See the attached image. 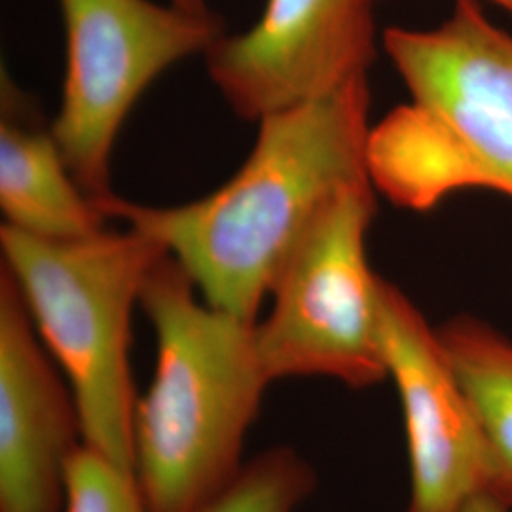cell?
Wrapping results in <instances>:
<instances>
[{
    "instance_id": "6da1fadb",
    "label": "cell",
    "mask_w": 512,
    "mask_h": 512,
    "mask_svg": "<svg viewBox=\"0 0 512 512\" xmlns=\"http://www.w3.org/2000/svg\"><path fill=\"white\" fill-rule=\"evenodd\" d=\"M368 76L258 120L238 173L202 200L152 207L118 196L99 203L109 219L160 241L203 300L258 321L264 300L323 207L370 177Z\"/></svg>"
},
{
    "instance_id": "7a4b0ae2",
    "label": "cell",
    "mask_w": 512,
    "mask_h": 512,
    "mask_svg": "<svg viewBox=\"0 0 512 512\" xmlns=\"http://www.w3.org/2000/svg\"><path fill=\"white\" fill-rule=\"evenodd\" d=\"M156 366L133 420V469L152 512H200L241 473L245 439L274 384L256 323L203 300L173 256L141 294Z\"/></svg>"
},
{
    "instance_id": "3957f363",
    "label": "cell",
    "mask_w": 512,
    "mask_h": 512,
    "mask_svg": "<svg viewBox=\"0 0 512 512\" xmlns=\"http://www.w3.org/2000/svg\"><path fill=\"white\" fill-rule=\"evenodd\" d=\"M382 48L410 101L370 129L374 188L410 211L461 190L512 198V35L456 0L433 29H385Z\"/></svg>"
},
{
    "instance_id": "277c9868",
    "label": "cell",
    "mask_w": 512,
    "mask_h": 512,
    "mask_svg": "<svg viewBox=\"0 0 512 512\" xmlns=\"http://www.w3.org/2000/svg\"><path fill=\"white\" fill-rule=\"evenodd\" d=\"M0 249L2 268L16 281L40 340L73 389L84 442L135 473L133 311L141 308L148 274L167 249L131 226L52 241L6 224Z\"/></svg>"
},
{
    "instance_id": "5b68a950",
    "label": "cell",
    "mask_w": 512,
    "mask_h": 512,
    "mask_svg": "<svg viewBox=\"0 0 512 512\" xmlns=\"http://www.w3.org/2000/svg\"><path fill=\"white\" fill-rule=\"evenodd\" d=\"M370 177L330 200L275 281L256 344L272 382L329 378L363 391L387 380L380 338V275L366 260L376 217Z\"/></svg>"
},
{
    "instance_id": "8992f818",
    "label": "cell",
    "mask_w": 512,
    "mask_h": 512,
    "mask_svg": "<svg viewBox=\"0 0 512 512\" xmlns=\"http://www.w3.org/2000/svg\"><path fill=\"white\" fill-rule=\"evenodd\" d=\"M67 67L55 141L80 188L97 203L112 196L110 164L129 112L148 86L224 33L211 10L167 0H59Z\"/></svg>"
},
{
    "instance_id": "52a82bcc",
    "label": "cell",
    "mask_w": 512,
    "mask_h": 512,
    "mask_svg": "<svg viewBox=\"0 0 512 512\" xmlns=\"http://www.w3.org/2000/svg\"><path fill=\"white\" fill-rule=\"evenodd\" d=\"M372 0H266L255 25L203 54L232 112L258 122L368 76L378 54Z\"/></svg>"
},
{
    "instance_id": "ba28073f",
    "label": "cell",
    "mask_w": 512,
    "mask_h": 512,
    "mask_svg": "<svg viewBox=\"0 0 512 512\" xmlns=\"http://www.w3.org/2000/svg\"><path fill=\"white\" fill-rule=\"evenodd\" d=\"M380 338L387 378L403 408L410 463L404 512H465L484 492V454L475 414L416 304L380 277Z\"/></svg>"
},
{
    "instance_id": "9c48e42d",
    "label": "cell",
    "mask_w": 512,
    "mask_h": 512,
    "mask_svg": "<svg viewBox=\"0 0 512 512\" xmlns=\"http://www.w3.org/2000/svg\"><path fill=\"white\" fill-rule=\"evenodd\" d=\"M84 444L78 403L0 268V512H63L67 469Z\"/></svg>"
},
{
    "instance_id": "30bf717a",
    "label": "cell",
    "mask_w": 512,
    "mask_h": 512,
    "mask_svg": "<svg viewBox=\"0 0 512 512\" xmlns=\"http://www.w3.org/2000/svg\"><path fill=\"white\" fill-rule=\"evenodd\" d=\"M0 209L23 234L52 241L88 239L109 230L107 213L74 181L52 126L35 101L2 71Z\"/></svg>"
},
{
    "instance_id": "8fae6325",
    "label": "cell",
    "mask_w": 512,
    "mask_h": 512,
    "mask_svg": "<svg viewBox=\"0 0 512 512\" xmlns=\"http://www.w3.org/2000/svg\"><path fill=\"white\" fill-rule=\"evenodd\" d=\"M437 332L475 414L484 492L512 512V340L469 313L448 319Z\"/></svg>"
},
{
    "instance_id": "7c38bea8",
    "label": "cell",
    "mask_w": 512,
    "mask_h": 512,
    "mask_svg": "<svg viewBox=\"0 0 512 512\" xmlns=\"http://www.w3.org/2000/svg\"><path fill=\"white\" fill-rule=\"evenodd\" d=\"M317 488V473L296 448L277 444L245 461L236 480L200 512H298Z\"/></svg>"
},
{
    "instance_id": "4fadbf2b",
    "label": "cell",
    "mask_w": 512,
    "mask_h": 512,
    "mask_svg": "<svg viewBox=\"0 0 512 512\" xmlns=\"http://www.w3.org/2000/svg\"><path fill=\"white\" fill-rule=\"evenodd\" d=\"M63 512H152L133 471L86 442L67 469Z\"/></svg>"
},
{
    "instance_id": "5bb4252c",
    "label": "cell",
    "mask_w": 512,
    "mask_h": 512,
    "mask_svg": "<svg viewBox=\"0 0 512 512\" xmlns=\"http://www.w3.org/2000/svg\"><path fill=\"white\" fill-rule=\"evenodd\" d=\"M465 512H511L507 511L499 501H495L494 497L486 492L475 495L471 499V503L467 505Z\"/></svg>"
},
{
    "instance_id": "9a60e30c",
    "label": "cell",
    "mask_w": 512,
    "mask_h": 512,
    "mask_svg": "<svg viewBox=\"0 0 512 512\" xmlns=\"http://www.w3.org/2000/svg\"><path fill=\"white\" fill-rule=\"evenodd\" d=\"M169 2H173L181 8H186V10H196V12H207L209 10L205 0H169Z\"/></svg>"
},
{
    "instance_id": "2e32d148",
    "label": "cell",
    "mask_w": 512,
    "mask_h": 512,
    "mask_svg": "<svg viewBox=\"0 0 512 512\" xmlns=\"http://www.w3.org/2000/svg\"><path fill=\"white\" fill-rule=\"evenodd\" d=\"M372 2H374V0H372ZM488 2L499 6L501 10H505L509 16H512V0H488Z\"/></svg>"
}]
</instances>
